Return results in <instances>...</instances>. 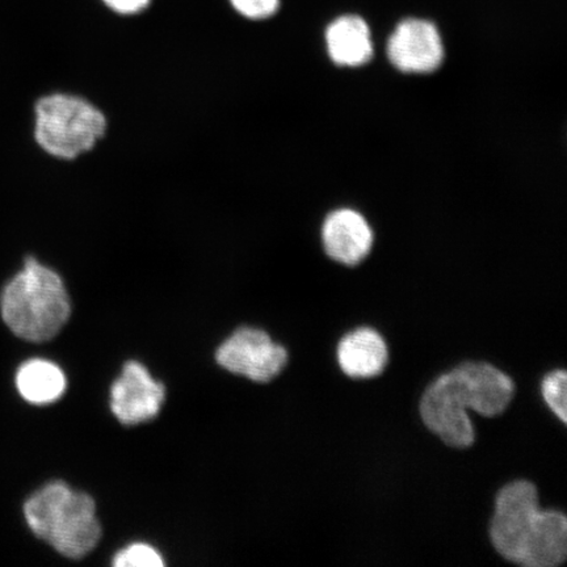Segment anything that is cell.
Wrapping results in <instances>:
<instances>
[{
  "label": "cell",
  "mask_w": 567,
  "mask_h": 567,
  "mask_svg": "<svg viewBox=\"0 0 567 567\" xmlns=\"http://www.w3.org/2000/svg\"><path fill=\"white\" fill-rule=\"evenodd\" d=\"M515 394L512 378L485 361H465L431 382L421 399V417L432 434L451 449H470L476 430L467 409L495 417L507 410Z\"/></svg>",
  "instance_id": "obj_1"
},
{
  "label": "cell",
  "mask_w": 567,
  "mask_h": 567,
  "mask_svg": "<svg viewBox=\"0 0 567 567\" xmlns=\"http://www.w3.org/2000/svg\"><path fill=\"white\" fill-rule=\"evenodd\" d=\"M488 536L498 555L524 567H557L567 557V519L542 509L535 484L517 480L495 496Z\"/></svg>",
  "instance_id": "obj_2"
},
{
  "label": "cell",
  "mask_w": 567,
  "mask_h": 567,
  "mask_svg": "<svg viewBox=\"0 0 567 567\" xmlns=\"http://www.w3.org/2000/svg\"><path fill=\"white\" fill-rule=\"evenodd\" d=\"M0 311L9 329L28 342L53 339L71 316L65 280L34 255H27L23 268L6 284Z\"/></svg>",
  "instance_id": "obj_3"
},
{
  "label": "cell",
  "mask_w": 567,
  "mask_h": 567,
  "mask_svg": "<svg viewBox=\"0 0 567 567\" xmlns=\"http://www.w3.org/2000/svg\"><path fill=\"white\" fill-rule=\"evenodd\" d=\"M109 131V117L91 99L70 91H51L32 105L35 147L56 161L73 162L94 151Z\"/></svg>",
  "instance_id": "obj_4"
},
{
  "label": "cell",
  "mask_w": 567,
  "mask_h": 567,
  "mask_svg": "<svg viewBox=\"0 0 567 567\" xmlns=\"http://www.w3.org/2000/svg\"><path fill=\"white\" fill-rule=\"evenodd\" d=\"M33 534L69 558H82L101 540L102 528L94 499L52 482L34 493L24 506Z\"/></svg>",
  "instance_id": "obj_5"
},
{
  "label": "cell",
  "mask_w": 567,
  "mask_h": 567,
  "mask_svg": "<svg viewBox=\"0 0 567 567\" xmlns=\"http://www.w3.org/2000/svg\"><path fill=\"white\" fill-rule=\"evenodd\" d=\"M218 364L231 373L258 382L279 375L288 363V352L264 330L243 328L219 347Z\"/></svg>",
  "instance_id": "obj_6"
},
{
  "label": "cell",
  "mask_w": 567,
  "mask_h": 567,
  "mask_svg": "<svg viewBox=\"0 0 567 567\" xmlns=\"http://www.w3.org/2000/svg\"><path fill=\"white\" fill-rule=\"evenodd\" d=\"M388 56L403 73H432L442 65L444 59L441 33L431 21L403 20L390 35Z\"/></svg>",
  "instance_id": "obj_7"
},
{
  "label": "cell",
  "mask_w": 567,
  "mask_h": 567,
  "mask_svg": "<svg viewBox=\"0 0 567 567\" xmlns=\"http://www.w3.org/2000/svg\"><path fill=\"white\" fill-rule=\"evenodd\" d=\"M165 396V386L144 365L130 361L111 389V409L120 422L134 425L154 420Z\"/></svg>",
  "instance_id": "obj_8"
},
{
  "label": "cell",
  "mask_w": 567,
  "mask_h": 567,
  "mask_svg": "<svg viewBox=\"0 0 567 567\" xmlns=\"http://www.w3.org/2000/svg\"><path fill=\"white\" fill-rule=\"evenodd\" d=\"M322 244L332 260L344 266H357L371 252L373 233L360 213L340 209L324 219Z\"/></svg>",
  "instance_id": "obj_9"
},
{
  "label": "cell",
  "mask_w": 567,
  "mask_h": 567,
  "mask_svg": "<svg viewBox=\"0 0 567 567\" xmlns=\"http://www.w3.org/2000/svg\"><path fill=\"white\" fill-rule=\"evenodd\" d=\"M340 371L353 380L379 378L389 364V347L378 330L359 328L339 340Z\"/></svg>",
  "instance_id": "obj_10"
},
{
  "label": "cell",
  "mask_w": 567,
  "mask_h": 567,
  "mask_svg": "<svg viewBox=\"0 0 567 567\" xmlns=\"http://www.w3.org/2000/svg\"><path fill=\"white\" fill-rule=\"evenodd\" d=\"M326 44L330 59L340 66H361L373 55L370 27L357 16L332 21L326 32Z\"/></svg>",
  "instance_id": "obj_11"
},
{
  "label": "cell",
  "mask_w": 567,
  "mask_h": 567,
  "mask_svg": "<svg viewBox=\"0 0 567 567\" xmlns=\"http://www.w3.org/2000/svg\"><path fill=\"white\" fill-rule=\"evenodd\" d=\"M17 385L25 401L48 405L65 393L66 378L51 361L34 359L20 367Z\"/></svg>",
  "instance_id": "obj_12"
},
{
  "label": "cell",
  "mask_w": 567,
  "mask_h": 567,
  "mask_svg": "<svg viewBox=\"0 0 567 567\" xmlns=\"http://www.w3.org/2000/svg\"><path fill=\"white\" fill-rule=\"evenodd\" d=\"M542 394L548 408L561 423L567 421V373L556 370L545 375L542 382Z\"/></svg>",
  "instance_id": "obj_13"
},
{
  "label": "cell",
  "mask_w": 567,
  "mask_h": 567,
  "mask_svg": "<svg viewBox=\"0 0 567 567\" xmlns=\"http://www.w3.org/2000/svg\"><path fill=\"white\" fill-rule=\"evenodd\" d=\"M162 556L151 545L133 544L117 553L113 566L117 567H162Z\"/></svg>",
  "instance_id": "obj_14"
},
{
  "label": "cell",
  "mask_w": 567,
  "mask_h": 567,
  "mask_svg": "<svg viewBox=\"0 0 567 567\" xmlns=\"http://www.w3.org/2000/svg\"><path fill=\"white\" fill-rule=\"evenodd\" d=\"M233 10L250 21L271 19L280 9V0H230Z\"/></svg>",
  "instance_id": "obj_15"
},
{
  "label": "cell",
  "mask_w": 567,
  "mask_h": 567,
  "mask_svg": "<svg viewBox=\"0 0 567 567\" xmlns=\"http://www.w3.org/2000/svg\"><path fill=\"white\" fill-rule=\"evenodd\" d=\"M106 9L120 17H136L144 12L152 0H102Z\"/></svg>",
  "instance_id": "obj_16"
}]
</instances>
